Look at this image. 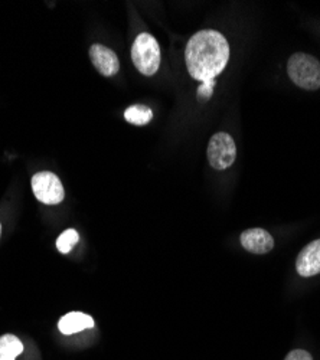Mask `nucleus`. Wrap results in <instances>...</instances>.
Listing matches in <instances>:
<instances>
[{"instance_id":"2","label":"nucleus","mask_w":320,"mask_h":360,"mask_svg":"<svg viewBox=\"0 0 320 360\" xmlns=\"http://www.w3.org/2000/svg\"><path fill=\"white\" fill-rule=\"evenodd\" d=\"M287 74L297 86L309 91L320 88V63L309 53L297 52L290 56Z\"/></svg>"},{"instance_id":"6","label":"nucleus","mask_w":320,"mask_h":360,"mask_svg":"<svg viewBox=\"0 0 320 360\" xmlns=\"http://www.w3.org/2000/svg\"><path fill=\"white\" fill-rule=\"evenodd\" d=\"M241 245L244 250H247L251 254L263 255L273 250L274 239L273 236L261 228H252L247 229L241 233Z\"/></svg>"},{"instance_id":"8","label":"nucleus","mask_w":320,"mask_h":360,"mask_svg":"<svg viewBox=\"0 0 320 360\" xmlns=\"http://www.w3.org/2000/svg\"><path fill=\"white\" fill-rule=\"evenodd\" d=\"M296 269L302 277L320 274V239L306 245L296 259Z\"/></svg>"},{"instance_id":"15","label":"nucleus","mask_w":320,"mask_h":360,"mask_svg":"<svg viewBox=\"0 0 320 360\" xmlns=\"http://www.w3.org/2000/svg\"><path fill=\"white\" fill-rule=\"evenodd\" d=\"M0 235H2V224H0Z\"/></svg>"},{"instance_id":"11","label":"nucleus","mask_w":320,"mask_h":360,"mask_svg":"<svg viewBox=\"0 0 320 360\" xmlns=\"http://www.w3.org/2000/svg\"><path fill=\"white\" fill-rule=\"evenodd\" d=\"M126 122L134 126H146L151 123V120L153 118V112L149 107L144 105H132L126 110L124 112Z\"/></svg>"},{"instance_id":"9","label":"nucleus","mask_w":320,"mask_h":360,"mask_svg":"<svg viewBox=\"0 0 320 360\" xmlns=\"http://www.w3.org/2000/svg\"><path fill=\"white\" fill-rule=\"evenodd\" d=\"M94 327V320L91 316L72 311L65 314L60 323H58V328L60 332L64 335H74L78 332H82L85 328H93Z\"/></svg>"},{"instance_id":"12","label":"nucleus","mask_w":320,"mask_h":360,"mask_svg":"<svg viewBox=\"0 0 320 360\" xmlns=\"http://www.w3.org/2000/svg\"><path fill=\"white\" fill-rule=\"evenodd\" d=\"M79 241V235L75 229H67L56 239V248L61 254H68Z\"/></svg>"},{"instance_id":"13","label":"nucleus","mask_w":320,"mask_h":360,"mask_svg":"<svg viewBox=\"0 0 320 360\" xmlns=\"http://www.w3.org/2000/svg\"><path fill=\"white\" fill-rule=\"evenodd\" d=\"M214 88H215V79H210V81L202 82L198 88V100L199 101H208L212 97Z\"/></svg>"},{"instance_id":"1","label":"nucleus","mask_w":320,"mask_h":360,"mask_svg":"<svg viewBox=\"0 0 320 360\" xmlns=\"http://www.w3.org/2000/svg\"><path fill=\"white\" fill-rule=\"evenodd\" d=\"M229 59V45L222 34L212 29L195 34L185 51V61L191 77L205 82L215 79L226 67Z\"/></svg>"},{"instance_id":"3","label":"nucleus","mask_w":320,"mask_h":360,"mask_svg":"<svg viewBox=\"0 0 320 360\" xmlns=\"http://www.w3.org/2000/svg\"><path fill=\"white\" fill-rule=\"evenodd\" d=\"M132 59L140 74L146 77L155 75L162 59L158 41L149 34H140L133 42Z\"/></svg>"},{"instance_id":"10","label":"nucleus","mask_w":320,"mask_h":360,"mask_svg":"<svg viewBox=\"0 0 320 360\" xmlns=\"http://www.w3.org/2000/svg\"><path fill=\"white\" fill-rule=\"evenodd\" d=\"M23 352L22 342L13 335L0 338V360H15Z\"/></svg>"},{"instance_id":"7","label":"nucleus","mask_w":320,"mask_h":360,"mask_svg":"<svg viewBox=\"0 0 320 360\" xmlns=\"http://www.w3.org/2000/svg\"><path fill=\"white\" fill-rule=\"evenodd\" d=\"M90 58L96 70L104 77H113L120 70L117 55L104 45H100V44L93 45L90 48Z\"/></svg>"},{"instance_id":"5","label":"nucleus","mask_w":320,"mask_h":360,"mask_svg":"<svg viewBox=\"0 0 320 360\" xmlns=\"http://www.w3.org/2000/svg\"><path fill=\"white\" fill-rule=\"evenodd\" d=\"M35 198L45 205H58L64 200L65 191L60 177L51 172H39L32 177Z\"/></svg>"},{"instance_id":"14","label":"nucleus","mask_w":320,"mask_h":360,"mask_svg":"<svg viewBox=\"0 0 320 360\" xmlns=\"http://www.w3.org/2000/svg\"><path fill=\"white\" fill-rule=\"evenodd\" d=\"M284 360H313L310 353L306 352V350H302V349H297V350H292L290 352Z\"/></svg>"},{"instance_id":"4","label":"nucleus","mask_w":320,"mask_h":360,"mask_svg":"<svg viewBox=\"0 0 320 360\" xmlns=\"http://www.w3.org/2000/svg\"><path fill=\"white\" fill-rule=\"evenodd\" d=\"M237 158V147L228 133H217L210 140L208 146V160L217 170H225Z\"/></svg>"}]
</instances>
